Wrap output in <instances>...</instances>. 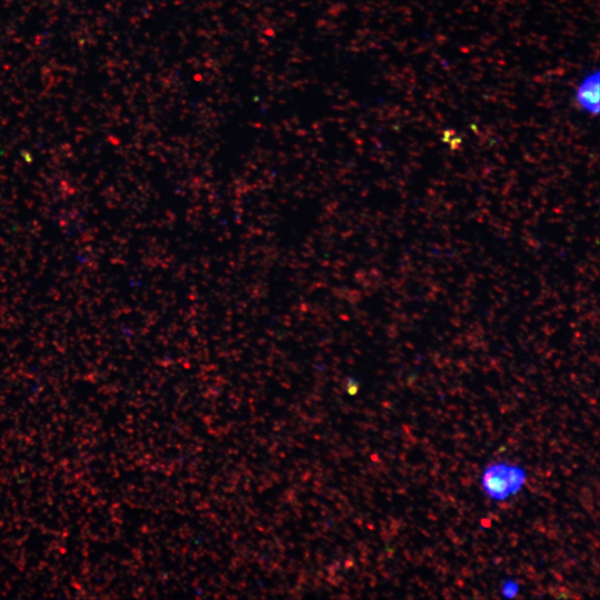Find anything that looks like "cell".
<instances>
[{
  "instance_id": "cell-1",
  "label": "cell",
  "mask_w": 600,
  "mask_h": 600,
  "mask_svg": "<svg viewBox=\"0 0 600 600\" xmlns=\"http://www.w3.org/2000/svg\"><path fill=\"white\" fill-rule=\"evenodd\" d=\"M527 470L509 462H493L486 467L481 476V487L494 501H506L524 486Z\"/></svg>"
},
{
  "instance_id": "cell-2",
  "label": "cell",
  "mask_w": 600,
  "mask_h": 600,
  "mask_svg": "<svg viewBox=\"0 0 600 600\" xmlns=\"http://www.w3.org/2000/svg\"><path fill=\"white\" fill-rule=\"evenodd\" d=\"M600 74L599 71L589 73L579 84L576 92L578 106L589 114L599 112Z\"/></svg>"
},
{
  "instance_id": "cell-3",
  "label": "cell",
  "mask_w": 600,
  "mask_h": 600,
  "mask_svg": "<svg viewBox=\"0 0 600 600\" xmlns=\"http://www.w3.org/2000/svg\"><path fill=\"white\" fill-rule=\"evenodd\" d=\"M519 590V584L517 581L507 580L502 583L501 593L506 598H512L517 594Z\"/></svg>"
}]
</instances>
